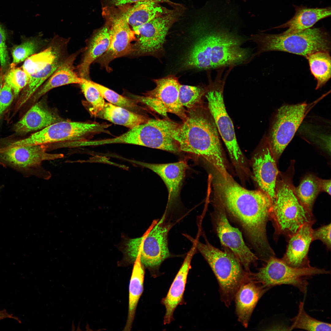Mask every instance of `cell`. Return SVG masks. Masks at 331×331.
<instances>
[{
  "mask_svg": "<svg viewBox=\"0 0 331 331\" xmlns=\"http://www.w3.org/2000/svg\"><path fill=\"white\" fill-rule=\"evenodd\" d=\"M218 174L216 186L220 203L240 223L259 257L272 255L274 251L266 232L272 205L271 198L260 189L244 188L229 174L224 176Z\"/></svg>",
  "mask_w": 331,
  "mask_h": 331,
  "instance_id": "6da1fadb",
  "label": "cell"
},
{
  "mask_svg": "<svg viewBox=\"0 0 331 331\" xmlns=\"http://www.w3.org/2000/svg\"><path fill=\"white\" fill-rule=\"evenodd\" d=\"M186 115L174 135L180 150L203 158L222 175L228 173L219 134L208 109L195 107Z\"/></svg>",
  "mask_w": 331,
  "mask_h": 331,
  "instance_id": "7a4b0ae2",
  "label": "cell"
},
{
  "mask_svg": "<svg viewBox=\"0 0 331 331\" xmlns=\"http://www.w3.org/2000/svg\"><path fill=\"white\" fill-rule=\"evenodd\" d=\"M292 169L291 172L289 169L284 173H279L277 177L270 214L275 238L281 235L289 238L305 223L315 221L312 213L304 207L295 194L292 182Z\"/></svg>",
  "mask_w": 331,
  "mask_h": 331,
  "instance_id": "3957f363",
  "label": "cell"
},
{
  "mask_svg": "<svg viewBox=\"0 0 331 331\" xmlns=\"http://www.w3.org/2000/svg\"><path fill=\"white\" fill-rule=\"evenodd\" d=\"M250 39L257 45V50L253 56L264 52L277 51L287 52L306 58L318 51L329 52L330 38L321 28H310L292 34H253Z\"/></svg>",
  "mask_w": 331,
  "mask_h": 331,
  "instance_id": "277c9868",
  "label": "cell"
},
{
  "mask_svg": "<svg viewBox=\"0 0 331 331\" xmlns=\"http://www.w3.org/2000/svg\"><path fill=\"white\" fill-rule=\"evenodd\" d=\"M194 241L197 249L206 260L218 280L221 299L227 306L234 299L238 289L249 275L238 258L228 248L220 250L210 244Z\"/></svg>",
  "mask_w": 331,
  "mask_h": 331,
  "instance_id": "5b68a950",
  "label": "cell"
},
{
  "mask_svg": "<svg viewBox=\"0 0 331 331\" xmlns=\"http://www.w3.org/2000/svg\"><path fill=\"white\" fill-rule=\"evenodd\" d=\"M171 226L166 223L165 215L155 221L142 236L126 241L124 250L125 257L132 261L138 260L149 268H158L170 256L168 236Z\"/></svg>",
  "mask_w": 331,
  "mask_h": 331,
  "instance_id": "8992f818",
  "label": "cell"
},
{
  "mask_svg": "<svg viewBox=\"0 0 331 331\" xmlns=\"http://www.w3.org/2000/svg\"><path fill=\"white\" fill-rule=\"evenodd\" d=\"M47 144L23 145L13 142L0 146V165L12 168L25 175H34L48 178L49 173L41 166L44 161L63 157L61 154H50L46 151Z\"/></svg>",
  "mask_w": 331,
  "mask_h": 331,
  "instance_id": "52a82bcc",
  "label": "cell"
},
{
  "mask_svg": "<svg viewBox=\"0 0 331 331\" xmlns=\"http://www.w3.org/2000/svg\"><path fill=\"white\" fill-rule=\"evenodd\" d=\"M330 273L325 269L311 266L302 268L292 267L275 256L265 262L258 272L252 276L255 280L269 289L276 286L286 284L295 287L305 293L309 277Z\"/></svg>",
  "mask_w": 331,
  "mask_h": 331,
  "instance_id": "ba28073f",
  "label": "cell"
},
{
  "mask_svg": "<svg viewBox=\"0 0 331 331\" xmlns=\"http://www.w3.org/2000/svg\"><path fill=\"white\" fill-rule=\"evenodd\" d=\"M225 82L218 78L206 92L208 109L235 167L244 169L245 159L238 144L234 125L225 106L223 96Z\"/></svg>",
  "mask_w": 331,
  "mask_h": 331,
  "instance_id": "9c48e42d",
  "label": "cell"
},
{
  "mask_svg": "<svg viewBox=\"0 0 331 331\" xmlns=\"http://www.w3.org/2000/svg\"><path fill=\"white\" fill-rule=\"evenodd\" d=\"M309 108L303 102L285 104L276 111L266 136L271 150L276 161L293 138Z\"/></svg>",
  "mask_w": 331,
  "mask_h": 331,
  "instance_id": "30bf717a",
  "label": "cell"
},
{
  "mask_svg": "<svg viewBox=\"0 0 331 331\" xmlns=\"http://www.w3.org/2000/svg\"><path fill=\"white\" fill-rule=\"evenodd\" d=\"M109 125L97 123L62 120L14 142L18 145H29L80 140L89 135L105 131Z\"/></svg>",
  "mask_w": 331,
  "mask_h": 331,
  "instance_id": "8fae6325",
  "label": "cell"
},
{
  "mask_svg": "<svg viewBox=\"0 0 331 331\" xmlns=\"http://www.w3.org/2000/svg\"><path fill=\"white\" fill-rule=\"evenodd\" d=\"M179 15L173 10L133 29L138 37L132 45L131 54L141 56L154 54L161 51L169 30Z\"/></svg>",
  "mask_w": 331,
  "mask_h": 331,
  "instance_id": "7c38bea8",
  "label": "cell"
},
{
  "mask_svg": "<svg viewBox=\"0 0 331 331\" xmlns=\"http://www.w3.org/2000/svg\"><path fill=\"white\" fill-rule=\"evenodd\" d=\"M217 206L214 220L216 231L221 243L232 252L245 270L249 272L250 266L255 263L258 257L246 245L238 229L230 224L222 204L221 203Z\"/></svg>",
  "mask_w": 331,
  "mask_h": 331,
  "instance_id": "4fadbf2b",
  "label": "cell"
},
{
  "mask_svg": "<svg viewBox=\"0 0 331 331\" xmlns=\"http://www.w3.org/2000/svg\"><path fill=\"white\" fill-rule=\"evenodd\" d=\"M110 27V41L107 51L96 61L108 71L109 64L116 58L131 54V42L136 40L135 33L121 14L113 17Z\"/></svg>",
  "mask_w": 331,
  "mask_h": 331,
  "instance_id": "5bb4252c",
  "label": "cell"
},
{
  "mask_svg": "<svg viewBox=\"0 0 331 331\" xmlns=\"http://www.w3.org/2000/svg\"><path fill=\"white\" fill-rule=\"evenodd\" d=\"M260 147L253 160V174L260 189L267 194L273 202L275 198L276 182L279 173L277 161L266 136L263 138Z\"/></svg>",
  "mask_w": 331,
  "mask_h": 331,
  "instance_id": "9a60e30c",
  "label": "cell"
},
{
  "mask_svg": "<svg viewBox=\"0 0 331 331\" xmlns=\"http://www.w3.org/2000/svg\"><path fill=\"white\" fill-rule=\"evenodd\" d=\"M156 86L147 91L145 96L152 97L167 113L174 114L183 121L186 114L179 98V90L180 84L178 78L174 75L154 79Z\"/></svg>",
  "mask_w": 331,
  "mask_h": 331,
  "instance_id": "2e32d148",
  "label": "cell"
},
{
  "mask_svg": "<svg viewBox=\"0 0 331 331\" xmlns=\"http://www.w3.org/2000/svg\"><path fill=\"white\" fill-rule=\"evenodd\" d=\"M315 221L305 223L295 233L289 238L286 251L281 258L288 265L300 268L311 267L308 253L310 244L313 241L312 226Z\"/></svg>",
  "mask_w": 331,
  "mask_h": 331,
  "instance_id": "e0dca14e",
  "label": "cell"
},
{
  "mask_svg": "<svg viewBox=\"0 0 331 331\" xmlns=\"http://www.w3.org/2000/svg\"><path fill=\"white\" fill-rule=\"evenodd\" d=\"M268 289L255 280L250 273L238 289L234 299L236 313L238 321L245 327L248 326L258 301Z\"/></svg>",
  "mask_w": 331,
  "mask_h": 331,
  "instance_id": "ac0fdd59",
  "label": "cell"
},
{
  "mask_svg": "<svg viewBox=\"0 0 331 331\" xmlns=\"http://www.w3.org/2000/svg\"><path fill=\"white\" fill-rule=\"evenodd\" d=\"M127 160L151 170L161 178L168 190L169 203L177 198L188 167L185 162L181 161L168 163L153 164L134 160Z\"/></svg>",
  "mask_w": 331,
  "mask_h": 331,
  "instance_id": "d6986e66",
  "label": "cell"
},
{
  "mask_svg": "<svg viewBox=\"0 0 331 331\" xmlns=\"http://www.w3.org/2000/svg\"><path fill=\"white\" fill-rule=\"evenodd\" d=\"M188 253L184 261L177 274L166 296L162 302L166 309L164 324H169L172 321L174 311L182 299L188 272L191 268V262L196 249V243Z\"/></svg>",
  "mask_w": 331,
  "mask_h": 331,
  "instance_id": "ffe728a7",
  "label": "cell"
},
{
  "mask_svg": "<svg viewBox=\"0 0 331 331\" xmlns=\"http://www.w3.org/2000/svg\"><path fill=\"white\" fill-rule=\"evenodd\" d=\"M80 51L67 57L47 81L35 93L32 97L34 101H37L51 89L56 87L71 84H80L84 78L80 77L75 70L74 61Z\"/></svg>",
  "mask_w": 331,
  "mask_h": 331,
  "instance_id": "44dd1931",
  "label": "cell"
},
{
  "mask_svg": "<svg viewBox=\"0 0 331 331\" xmlns=\"http://www.w3.org/2000/svg\"><path fill=\"white\" fill-rule=\"evenodd\" d=\"M58 115L50 110L44 103L35 104L15 125L17 133L25 134L38 131L54 123L62 121Z\"/></svg>",
  "mask_w": 331,
  "mask_h": 331,
  "instance_id": "7402d4cb",
  "label": "cell"
},
{
  "mask_svg": "<svg viewBox=\"0 0 331 331\" xmlns=\"http://www.w3.org/2000/svg\"><path fill=\"white\" fill-rule=\"evenodd\" d=\"M110 41V27L105 25L96 32L90 39L81 63L77 67L81 78L89 79L91 64L102 56L108 48Z\"/></svg>",
  "mask_w": 331,
  "mask_h": 331,
  "instance_id": "603a6c76",
  "label": "cell"
},
{
  "mask_svg": "<svg viewBox=\"0 0 331 331\" xmlns=\"http://www.w3.org/2000/svg\"><path fill=\"white\" fill-rule=\"evenodd\" d=\"M295 6V12L294 16L285 23L273 28H288L283 33H295L311 28L319 20L331 15L330 7L310 8L303 6Z\"/></svg>",
  "mask_w": 331,
  "mask_h": 331,
  "instance_id": "cb8c5ba5",
  "label": "cell"
},
{
  "mask_svg": "<svg viewBox=\"0 0 331 331\" xmlns=\"http://www.w3.org/2000/svg\"><path fill=\"white\" fill-rule=\"evenodd\" d=\"M68 40L55 37L45 49L26 59L22 68L29 76L38 71L58 58L65 56Z\"/></svg>",
  "mask_w": 331,
  "mask_h": 331,
  "instance_id": "d4e9b609",
  "label": "cell"
},
{
  "mask_svg": "<svg viewBox=\"0 0 331 331\" xmlns=\"http://www.w3.org/2000/svg\"><path fill=\"white\" fill-rule=\"evenodd\" d=\"M159 3L152 1L139 2L122 14L133 29L156 17L173 11L161 6Z\"/></svg>",
  "mask_w": 331,
  "mask_h": 331,
  "instance_id": "484cf974",
  "label": "cell"
},
{
  "mask_svg": "<svg viewBox=\"0 0 331 331\" xmlns=\"http://www.w3.org/2000/svg\"><path fill=\"white\" fill-rule=\"evenodd\" d=\"M96 117L130 129L144 123L148 120L143 115L110 103H105L103 108Z\"/></svg>",
  "mask_w": 331,
  "mask_h": 331,
  "instance_id": "4316f807",
  "label": "cell"
},
{
  "mask_svg": "<svg viewBox=\"0 0 331 331\" xmlns=\"http://www.w3.org/2000/svg\"><path fill=\"white\" fill-rule=\"evenodd\" d=\"M135 262L129 285L128 313L124 330L125 331H130L131 328L138 303L143 291V266L138 260Z\"/></svg>",
  "mask_w": 331,
  "mask_h": 331,
  "instance_id": "83f0119b",
  "label": "cell"
},
{
  "mask_svg": "<svg viewBox=\"0 0 331 331\" xmlns=\"http://www.w3.org/2000/svg\"><path fill=\"white\" fill-rule=\"evenodd\" d=\"M66 58L65 56L59 57L30 76L29 81L23 89L17 102V108H20L31 98L37 89L52 74Z\"/></svg>",
  "mask_w": 331,
  "mask_h": 331,
  "instance_id": "f1b7e54d",
  "label": "cell"
},
{
  "mask_svg": "<svg viewBox=\"0 0 331 331\" xmlns=\"http://www.w3.org/2000/svg\"><path fill=\"white\" fill-rule=\"evenodd\" d=\"M308 61L311 74L317 81L316 89L322 87L331 78V56L329 52L320 51L309 55Z\"/></svg>",
  "mask_w": 331,
  "mask_h": 331,
  "instance_id": "f546056e",
  "label": "cell"
},
{
  "mask_svg": "<svg viewBox=\"0 0 331 331\" xmlns=\"http://www.w3.org/2000/svg\"><path fill=\"white\" fill-rule=\"evenodd\" d=\"M319 179L314 175H308L297 187H295V194L299 201L311 212H312L315 200L321 191Z\"/></svg>",
  "mask_w": 331,
  "mask_h": 331,
  "instance_id": "4dcf8cb0",
  "label": "cell"
},
{
  "mask_svg": "<svg viewBox=\"0 0 331 331\" xmlns=\"http://www.w3.org/2000/svg\"><path fill=\"white\" fill-rule=\"evenodd\" d=\"M299 309L297 315L291 320L292 324L288 330L299 329L309 331L331 330L330 324L318 320L306 313L303 302L300 301Z\"/></svg>",
  "mask_w": 331,
  "mask_h": 331,
  "instance_id": "1f68e13d",
  "label": "cell"
},
{
  "mask_svg": "<svg viewBox=\"0 0 331 331\" xmlns=\"http://www.w3.org/2000/svg\"><path fill=\"white\" fill-rule=\"evenodd\" d=\"M92 82L103 98L110 103L137 113L139 108L136 100L121 95L93 81Z\"/></svg>",
  "mask_w": 331,
  "mask_h": 331,
  "instance_id": "d6a6232c",
  "label": "cell"
},
{
  "mask_svg": "<svg viewBox=\"0 0 331 331\" xmlns=\"http://www.w3.org/2000/svg\"><path fill=\"white\" fill-rule=\"evenodd\" d=\"M79 85L86 98L91 106L89 109L90 113L96 116L104 106L105 103L104 98L89 79L84 78Z\"/></svg>",
  "mask_w": 331,
  "mask_h": 331,
  "instance_id": "836d02e7",
  "label": "cell"
},
{
  "mask_svg": "<svg viewBox=\"0 0 331 331\" xmlns=\"http://www.w3.org/2000/svg\"><path fill=\"white\" fill-rule=\"evenodd\" d=\"M30 76L21 67L10 65L4 74V82L12 89L14 97H17L28 84Z\"/></svg>",
  "mask_w": 331,
  "mask_h": 331,
  "instance_id": "e575fe53",
  "label": "cell"
},
{
  "mask_svg": "<svg viewBox=\"0 0 331 331\" xmlns=\"http://www.w3.org/2000/svg\"><path fill=\"white\" fill-rule=\"evenodd\" d=\"M204 93V90L199 87L180 84L179 100L183 107L190 109L200 102Z\"/></svg>",
  "mask_w": 331,
  "mask_h": 331,
  "instance_id": "d590c367",
  "label": "cell"
},
{
  "mask_svg": "<svg viewBox=\"0 0 331 331\" xmlns=\"http://www.w3.org/2000/svg\"><path fill=\"white\" fill-rule=\"evenodd\" d=\"M40 41L30 40L25 41L13 48L12 54L13 62L11 65L15 66L36 53L41 46Z\"/></svg>",
  "mask_w": 331,
  "mask_h": 331,
  "instance_id": "8d00e7d4",
  "label": "cell"
},
{
  "mask_svg": "<svg viewBox=\"0 0 331 331\" xmlns=\"http://www.w3.org/2000/svg\"><path fill=\"white\" fill-rule=\"evenodd\" d=\"M331 223L314 230L312 232L313 240L321 241L328 249L331 248Z\"/></svg>",
  "mask_w": 331,
  "mask_h": 331,
  "instance_id": "74e56055",
  "label": "cell"
},
{
  "mask_svg": "<svg viewBox=\"0 0 331 331\" xmlns=\"http://www.w3.org/2000/svg\"><path fill=\"white\" fill-rule=\"evenodd\" d=\"M14 97L11 88L4 82L0 92V117L12 103Z\"/></svg>",
  "mask_w": 331,
  "mask_h": 331,
  "instance_id": "f35d334b",
  "label": "cell"
},
{
  "mask_svg": "<svg viewBox=\"0 0 331 331\" xmlns=\"http://www.w3.org/2000/svg\"><path fill=\"white\" fill-rule=\"evenodd\" d=\"M6 32L0 24V63L1 68L5 70L9 63V58L6 45Z\"/></svg>",
  "mask_w": 331,
  "mask_h": 331,
  "instance_id": "ab89813d",
  "label": "cell"
},
{
  "mask_svg": "<svg viewBox=\"0 0 331 331\" xmlns=\"http://www.w3.org/2000/svg\"><path fill=\"white\" fill-rule=\"evenodd\" d=\"M144 1H152L158 3L166 2L172 4L173 3L169 0H110L111 2L117 6H121L128 3H136L138 2Z\"/></svg>",
  "mask_w": 331,
  "mask_h": 331,
  "instance_id": "60d3db41",
  "label": "cell"
},
{
  "mask_svg": "<svg viewBox=\"0 0 331 331\" xmlns=\"http://www.w3.org/2000/svg\"><path fill=\"white\" fill-rule=\"evenodd\" d=\"M321 191L325 192L331 195V180L319 179Z\"/></svg>",
  "mask_w": 331,
  "mask_h": 331,
  "instance_id": "b9f144b4",
  "label": "cell"
},
{
  "mask_svg": "<svg viewBox=\"0 0 331 331\" xmlns=\"http://www.w3.org/2000/svg\"><path fill=\"white\" fill-rule=\"evenodd\" d=\"M6 318H11L20 322L17 318L13 316L12 314H9L6 310L4 309L0 311V320Z\"/></svg>",
  "mask_w": 331,
  "mask_h": 331,
  "instance_id": "7bdbcfd3",
  "label": "cell"
},
{
  "mask_svg": "<svg viewBox=\"0 0 331 331\" xmlns=\"http://www.w3.org/2000/svg\"><path fill=\"white\" fill-rule=\"evenodd\" d=\"M4 82V74L2 68H0V92Z\"/></svg>",
  "mask_w": 331,
  "mask_h": 331,
  "instance_id": "ee69618b",
  "label": "cell"
},
{
  "mask_svg": "<svg viewBox=\"0 0 331 331\" xmlns=\"http://www.w3.org/2000/svg\"><path fill=\"white\" fill-rule=\"evenodd\" d=\"M225 0L227 2H230L231 0ZM242 0L245 1V2L246 1V0Z\"/></svg>",
  "mask_w": 331,
  "mask_h": 331,
  "instance_id": "f6af8a7d",
  "label": "cell"
},
{
  "mask_svg": "<svg viewBox=\"0 0 331 331\" xmlns=\"http://www.w3.org/2000/svg\"><path fill=\"white\" fill-rule=\"evenodd\" d=\"M2 186H0V192L1 189H2Z\"/></svg>",
  "mask_w": 331,
  "mask_h": 331,
  "instance_id": "bcb514c9",
  "label": "cell"
}]
</instances>
